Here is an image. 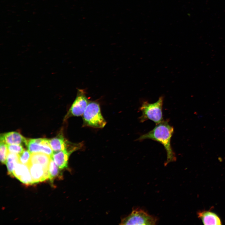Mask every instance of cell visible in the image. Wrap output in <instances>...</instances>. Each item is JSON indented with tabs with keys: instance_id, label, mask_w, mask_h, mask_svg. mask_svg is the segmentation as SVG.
Returning <instances> with one entry per match:
<instances>
[{
	"instance_id": "1",
	"label": "cell",
	"mask_w": 225,
	"mask_h": 225,
	"mask_svg": "<svg viewBox=\"0 0 225 225\" xmlns=\"http://www.w3.org/2000/svg\"><path fill=\"white\" fill-rule=\"evenodd\" d=\"M174 132V128L169 124L167 120L163 121L156 125V126L148 132L142 135L138 139L142 141L149 139L157 141L163 145L167 152V159L165 166L169 163L175 162L176 157L172 147L171 139Z\"/></svg>"
},
{
	"instance_id": "13",
	"label": "cell",
	"mask_w": 225,
	"mask_h": 225,
	"mask_svg": "<svg viewBox=\"0 0 225 225\" xmlns=\"http://www.w3.org/2000/svg\"><path fill=\"white\" fill-rule=\"evenodd\" d=\"M51 159L50 156L46 154L42 153H32L31 154L29 163H39L45 168H48Z\"/></svg>"
},
{
	"instance_id": "3",
	"label": "cell",
	"mask_w": 225,
	"mask_h": 225,
	"mask_svg": "<svg viewBox=\"0 0 225 225\" xmlns=\"http://www.w3.org/2000/svg\"><path fill=\"white\" fill-rule=\"evenodd\" d=\"M83 125L96 128H102L106 124L102 116L99 104L95 101L89 102L82 115Z\"/></svg>"
},
{
	"instance_id": "9",
	"label": "cell",
	"mask_w": 225,
	"mask_h": 225,
	"mask_svg": "<svg viewBox=\"0 0 225 225\" xmlns=\"http://www.w3.org/2000/svg\"><path fill=\"white\" fill-rule=\"evenodd\" d=\"M77 150H78L77 148H73L53 152L50 157L59 168L63 169L68 167V160L71 154Z\"/></svg>"
},
{
	"instance_id": "7",
	"label": "cell",
	"mask_w": 225,
	"mask_h": 225,
	"mask_svg": "<svg viewBox=\"0 0 225 225\" xmlns=\"http://www.w3.org/2000/svg\"><path fill=\"white\" fill-rule=\"evenodd\" d=\"M28 165L34 183L49 179L48 168L38 163H29Z\"/></svg>"
},
{
	"instance_id": "15",
	"label": "cell",
	"mask_w": 225,
	"mask_h": 225,
	"mask_svg": "<svg viewBox=\"0 0 225 225\" xmlns=\"http://www.w3.org/2000/svg\"><path fill=\"white\" fill-rule=\"evenodd\" d=\"M19 162L18 155L8 152V154L6 164L8 173L11 177H13V172L17 163Z\"/></svg>"
},
{
	"instance_id": "17",
	"label": "cell",
	"mask_w": 225,
	"mask_h": 225,
	"mask_svg": "<svg viewBox=\"0 0 225 225\" xmlns=\"http://www.w3.org/2000/svg\"><path fill=\"white\" fill-rule=\"evenodd\" d=\"M31 153L28 150H24L21 153L18 155L19 162L28 165L30 162Z\"/></svg>"
},
{
	"instance_id": "11",
	"label": "cell",
	"mask_w": 225,
	"mask_h": 225,
	"mask_svg": "<svg viewBox=\"0 0 225 225\" xmlns=\"http://www.w3.org/2000/svg\"><path fill=\"white\" fill-rule=\"evenodd\" d=\"M0 140L4 141L7 144H24L27 145L28 139L19 133L12 132L2 133Z\"/></svg>"
},
{
	"instance_id": "18",
	"label": "cell",
	"mask_w": 225,
	"mask_h": 225,
	"mask_svg": "<svg viewBox=\"0 0 225 225\" xmlns=\"http://www.w3.org/2000/svg\"><path fill=\"white\" fill-rule=\"evenodd\" d=\"M8 152L19 155L24 150L21 144H7Z\"/></svg>"
},
{
	"instance_id": "5",
	"label": "cell",
	"mask_w": 225,
	"mask_h": 225,
	"mask_svg": "<svg viewBox=\"0 0 225 225\" xmlns=\"http://www.w3.org/2000/svg\"><path fill=\"white\" fill-rule=\"evenodd\" d=\"M88 103L85 91L78 89L76 98L65 116L64 120L71 117L83 115Z\"/></svg>"
},
{
	"instance_id": "2",
	"label": "cell",
	"mask_w": 225,
	"mask_h": 225,
	"mask_svg": "<svg viewBox=\"0 0 225 225\" xmlns=\"http://www.w3.org/2000/svg\"><path fill=\"white\" fill-rule=\"evenodd\" d=\"M163 97H160L156 102L150 103L148 102H143L140 108L142 114L139 118L141 122L149 120L153 121L156 125L163 120L162 108Z\"/></svg>"
},
{
	"instance_id": "10",
	"label": "cell",
	"mask_w": 225,
	"mask_h": 225,
	"mask_svg": "<svg viewBox=\"0 0 225 225\" xmlns=\"http://www.w3.org/2000/svg\"><path fill=\"white\" fill-rule=\"evenodd\" d=\"M51 148L53 152L63 150L73 147L77 143L71 142L67 140L61 133L56 137L48 139Z\"/></svg>"
},
{
	"instance_id": "4",
	"label": "cell",
	"mask_w": 225,
	"mask_h": 225,
	"mask_svg": "<svg viewBox=\"0 0 225 225\" xmlns=\"http://www.w3.org/2000/svg\"><path fill=\"white\" fill-rule=\"evenodd\" d=\"M157 218L149 214L144 210L137 208L123 218L120 225H155L157 222Z\"/></svg>"
},
{
	"instance_id": "14",
	"label": "cell",
	"mask_w": 225,
	"mask_h": 225,
	"mask_svg": "<svg viewBox=\"0 0 225 225\" xmlns=\"http://www.w3.org/2000/svg\"><path fill=\"white\" fill-rule=\"evenodd\" d=\"M60 169L51 159L48 166L49 179L51 183H52L56 178L62 179V175Z\"/></svg>"
},
{
	"instance_id": "6",
	"label": "cell",
	"mask_w": 225,
	"mask_h": 225,
	"mask_svg": "<svg viewBox=\"0 0 225 225\" xmlns=\"http://www.w3.org/2000/svg\"><path fill=\"white\" fill-rule=\"evenodd\" d=\"M31 153H42L51 155L53 153L48 139L46 138L30 139L28 140L26 145Z\"/></svg>"
},
{
	"instance_id": "16",
	"label": "cell",
	"mask_w": 225,
	"mask_h": 225,
	"mask_svg": "<svg viewBox=\"0 0 225 225\" xmlns=\"http://www.w3.org/2000/svg\"><path fill=\"white\" fill-rule=\"evenodd\" d=\"M0 140V159L1 162L6 164L8 153L7 144L3 141Z\"/></svg>"
},
{
	"instance_id": "8",
	"label": "cell",
	"mask_w": 225,
	"mask_h": 225,
	"mask_svg": "<svg viewBox=\"0 0 225 225\" xmlns=\"http://www.w3.org/2000/svg\"><path fill=\"white\" fill-rule=\"evenodd\" d=\"M13 175L21 182L26 185L34 184L28 166L19 162L16 163L13 172Z\"/></svg>"
},
{
	"instance_id": "12",
	"label": "cell",
	"mask_w": 225,
	"mask_h": 225,
	"mask_svg": "<svg viewBox=\"0 0 225 225\" xmlns=\"http://www.w3.org/2000/svg\"><path fill=\"white\" fill-rule=\"evenodd\" d=\"M198 217L204 225L222 224L221 220L215 213L210 211H199L197 212Z\"/></svg>"
}]
</instances>
